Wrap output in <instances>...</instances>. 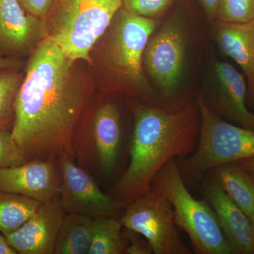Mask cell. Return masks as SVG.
<instances>
[{
    "label": "cell",
    "instance_id": "1",
    "mask_svg": "<svg viewBox=\"0 0 254 254\" xmlns=\"http://www.w3.org/2000/svg\"><path fill=\"white\" fill-rule=\"evenodd\" d=\"M44 38L33 48L14 102L11 133L26 160L75 159L89 95L73 63Z\"/></svg>",
    "mask_w": 254,
    "mask_h": 254
},
{
    "label": "cell",
    "instance_id": "2",
    "mask_svg": "<svg viewBox=\"0 0 254 254\" xmlns=\"http://www.w3.org/2000/svg\"><path fill=\"white\" fill-rule=\"evenodd\" d=\"M130 108L134 128L128 146L129 163L111 190L112 196L127 205L146 191L165 163L194 153L201 125L196 100L175 110L138 102L131 103Z\"/></svg>",
    "mask_w": 254,
    "mask_h": 254
},
{
    "label": "cell",
    "instance_id": "3",
    "mask_svg": "<svg viewBox=\"0 0 254 254\" xmlns=\"http://www.w3.org/2000/svg\"><path fill=\"white\" fill-rule=\"evenodd\" d=\"M114 18L104 53L105 68L114 85L139 96L148 104L163 106L143 69L145 48L158 21L132 14L123 7Z\"/></svg>",
    "mask_w": 254,
    "mask_h": 254
},
{
    "label": "cell",
    "instance_id": "4",
    "mask_svg": "<svg viewBox=\"0 0 254 254\" xmlns=\"http://www.w3.org/2000/svg\"><path fill=\"white\" fill-rule=\"evenodd\" d=\"M123 0H55L43 20V38L54 42L71 61L91 62L95 43L123 7Z\"/></svg>",
    "mask_w": 254,
    "mask_h": 254
},
{
    "label": "cell",
    "instance_id": "5",
    "mask_svg": "<svg viewBox=\"0 0 254 254\" xmlns=\"http://www.w3.org/2000/svg\"><path fill=\"white\" fill-rule=\"evenodd\" d=\"M151 186L170 202L175 223L190 237L198 254H232L215 212L206 200L195 199L182 176L176 158L160 168Z\"/></svg>",
    "mask_w": 254,
    "mask_h": 254
},
{
    "label": "cell",
    "instance_id": "6",
    "mask_svg": "<svg viewBox=\"0 0 254 254\" xmlns=\"http://www.w3.org/2000/svg\"><path fill=\"white\" fill-rule=\"evenodd\" d=\"M195 100L201 118L198 146L190 156L176 159L183 178L198 182L222 164L254 158V130L220 118L206 106L201 95H197Z\"/></svg>",
    "mask_w": 254,
    "mask_h": 254
},
{
    "label": "cell",
    "instance_id": "7",
    "mask_svg": "<svg viewBox=\"0 0 254 254\" xmlns=\"http://www.w3.org/2000/svg\"><path fill=\"white\" fill-rule=\"evenodd\" d=\"M120 220L125 228L146 238L153 254L193 253L180 237L170 202L151 185L141 196L127 205Z\"/></svg>",
    "mask_w": 254,
    "mask_h": 254
},
{
    "label": "cell",
    "instance_id": "8",
    "mask_svg": "<svg viewBox=\"0 0 254 254\" xmlns=\"http://www.w3.org/2000/svg\"><path fill=\"white\" fill-rule=\"evenodd\" d=\"M123 145L121 118L118 106L105 101L98 107L87 134L78 136L75 160L110 176L118 165Z\"/></svg>",
    "mask_w": 254,
    "mask_h": 254
},
{
    "label": "cell",
    "instance_id": "9",
    "mask_svg": "<svg viewBox=\"0 0 254 254\" xmlns=\"http://www.w3.org/2000/svg\"><path fill=\"white\" fill-rule=\"evenodd\" d=\"M61 187L60 198L66 213H77L91 218H120L127 204L105 194L90 173L66 154L58 159Z\"/></svg>",
    "mask_w": 254,
    "mask_h": 254
},
{
    "label": "cell",
    "instance_id": "10",
    "mask_svg": "<svg viewBox=\"0 0 254 254\" xmlns=\"http://www.w3.org/2000/svg\"><path fill=\"white\" fill-rule=\"evenodd\" d=\"M185 54L186 36L180 18L169 19L147 44L143 65L164 100L171 98L180 86Z\"/></svg>",
    "mask_w": 254,
    "mask_h": 254
},
{
    "label": "cell",
    "instance_id": "11",
    "mask_svg": "<svg viewBox=\"0 0 254 254\" xmlns=\"http://www.w3.org/2000/svg\"><path fill=\"white\" fill-rule=\"evenodd\" d=\"M61 173L58 160H32L0 169V191L23 195L40 203L60 196Z\"/></svg>",
    "mask_w": 254,
    "mask_h": 254
},
{
    "label": "cell",
    "instance_id": "12",
    "mask_svg": "<svg viewBox=\"0 0 254 254\" xmlns=\"http://www.w3.org/2000/svg\"><path fill=\"white\" fill-rule=\"evenodd\" d=\"M60 196L43 203L16 231L6 235L20 254H54L55 244L66 215Z\"/></svg>",
    "mask_w": 254,
    "mask_h": 254
},
{
    "label": "cell",
    "instance_id": "13",
    "mask_svg": "<svg viewBox=\"0 0 254 254\" xmlns=\"http://www.w3.org/2000/svg\"><path fill=\"white\" fill-rule=\"evenodd\" d=\"M204 199L212 207L232 254H254V232L250 219L222 190L211 173L202 184Z\"/></svg>",
    "mask_w": 254,
    "mask_h": 254
},
{
    "label": "cell",
    "instance_id": "14",
    "mask_svg": "<svg viewBox=\"0 0 254 254\" xmlns=\"http://www.w3.org/2000/svg\"><path fill=\"white\" fill-rule=\"evenodd\" d=\"M43 38V22L28 14L18 0H0V55L18 58Z\"/></svg>",
    "mask_w": 254,
    "mask_h": 254
},
{
    "label": "cell",
    "instance_id": "15",
    "mask_svg": "<svg viewBox=\"0 0 254 254\" xmlns=\"http://www.w3.org/2000/svg\"><path fill=\"white\" fill-rule=\"evenodd\" d=\"M215 71L218 80L216 93L210 101L203 100L205 104L220 118L254 130V114L247 107V86L245 77L225 62L216 63Z\"/></svg>",
    "mask_w": 254,
    "mask_h": 254
},
{
    "label": "cell",
    "instance_id": "16",
    "mask_svg": "<svg viewBox=\"0 0 254 254\" xmlns=\"http://www.w3.org/2000/svg\"><path fill=\"white\" fill-rule=\"evenodd\" d=\"M215 30L220 49L243 71L247 81V103L254 108V19L245 23L218 21Z\"/></svg>",
    "mask_w": 254,
    "mask_h": 254
},
{
    "label": "cell",
    "instance_id": "17",
    "mask_svg": "<svg viewBox=\"0 0 254 254\" xmlns=\"http://www.w3.org/2000/svg\"><path fill=\"white\" fill-rule=\"evenodd\" d=\"M228 196L249 217L254 211V181L238 162L222 164L210 170Z\"/></svg>",
    "mask_w": 254,
    "mask_h": 254
},
{
    "label": "cell",
    "instance_id": "18",
    "mask_svg": "<svg viewBox=\"0 0 254 254\" xmlns=\"http://www.w3.org/2000/svg\"><path fill=\"white\" fill-rule=\"evenodd\" d=\"M94 219L77 213H66L60 227L54 254H88Z\"/></svg>",
    "mask_w": 254,
    "mask_h": 254
},
{
    "label": "cell",
    "instance_id": "19",
    "mask_svg": "<svg viewBox=\"0 0 254 254\" xmlns=\"http://www.w3.org/2000/svg\"><path fill=\"white\" fill-rule=\"evenodd\" d=\"M120 218H94L93 237L88 254H123L128 240L124 236Z\"/></svg>",
    "mask_w": 254,
    "mask_h": 254
},
{
    "label": "cell",
    "instance_id": "20",
    "mask_svg": "<svg viewBox=\"0 0 254 254\" xmlns=\"http://www.w3.org/2000/svg\"><path fill=\"white\" fill-rule=\"evenodd\" d=\"M41 204L23 195L0 191V232L6 236L16 231Z\"/></svg>",
    "mask_w": 254,
    "mask_h": 254
},
{
    "label": "cell",
    "instance_id": "21",
    "mask_svg": "<svg viewBox=\"0 0 254 254\" xmlns=\"http://www.w3.org/2000/svg\"><path fill=\"white\" fill-rule=\"evenodd\" d=\"M23 79V74L18 71L0 70V128H12L15 99Z\"/></svg>",
    "mask_w": 254,
    "mask_h": 254
},
{
    "label": "cell",
    "instance_id": "22",
    "mask_svg": "<svg viewBox=\"0 0 254 254\" xmlns=\"http://www.w3.org/2000/svg\"><path fill=\"white\" fill-rule=\"evenodd\" d=\"M218 21L245 23L254 19V0H218Z\"/></svg>",
    "mask_w": 254,
    "mask_h": 254
},
{
    "label": "cell",
    "instance_id": "23",
    "mask_svg": "<svg viewBox=\"0 0 254 254\" xmlns=\"http://www.w3.org/2000/svg\"><path fill=\"white\" fill-rule=\"evenodd\" d=\"M177 0H123V8L136 16L155 19L162 16Z\"/></svg>",
    "mask_w": 254,
    "mask_h": 254
},
{
    "label": "cell",
    "instance_id": "24",
    "mask_svg": "<svg viewBox=\"0 0 254 254\" xmlns=\"http://www.w3.org/2000/svg\"><path fill=\"white\" fill-rule=\"evenodd\" d=\"M27 161L11 130L0 128V169L17 166Z\"/></svg>",
    "mask_w": 254,
    "mask_h": 254
},
{
    "label": "cell",
    "instance_id": "25",
    "mask_svg": "<svg viewBox=\"0 0 254 254\" xmlns=\"http://www.w3.org/2000/svg\"><path fill=\"white\" fill-rule=\"evenodd\" d=\"M124 229V236L128 240V245L125 250V254H153V250L150 242L143 235L125 227Z\"/></svg>",
    "mask_w": 254,
    "mask_h": 254
},
{
    "label": "cell",
    "instance_id": "26",
    "mask_svg": "<svg viewBox=\"0 0 254 254\" xmlns=\"http://www.w3.org/2000/svg\"><path fill=\"white\" fill-rule=\"evenodd\" d=\"M28 14L43 20L49 14L55 0H18Z\"/></svg>",
    "mask_w": 254,
    "mask_h": 254
},
{
    "label": "cell",
    "instance_id": "27",
    "mask_svg": "<svg viewBox=\"0 0 254 254\" xmlns=\"http://www.w3.org/2000/svg\"><path fill=\"white\" fill-rule=\"evenodd\" d=\"M23 62L18 58H9L0 55V70L10 69L19 71L23 66Z\"/></svg>",
    "mask_w": 254,
    "mask_h": 254
},
{
    "label": "cell",
    "instance_id": "28",
    "mask_svg": "<svg viewBox=\"0 0 254 254\" xmlns=\"http://www.w3.org/2000/svg\"><path fill=\"white\" fill-rule=\"evenodd\" d=\"M210 21L215 19L218 0H198Z\"/></svg>",
    "mask_w": 254,
    "mask_h": 254
},
{
    "label": "cell",
    "instance_id": "29",
    "mask_svg": "<svg viewBox=\"0 0 254 254\" xmlns=\"http://www.w3.org/2000/svg\"><path fill=\"white\" fill-rule=\"evenodd\" d=\"M17 254V252L9 245L6 236L0 232V254Z\"/></svg>",
    "mask_w": 254,
    "mask_h": 254
},
{
    "label": "cell",
    "instance_id": "30",
    "mask_svg": "<svg viewBox=\"0 0 254 254\" xmlns=\"http://www.w3.org/2000/svg\"><path fill=\"white\" fill-rule=\"evenodd\" d=\"M237 162L252 177L254 181V158L244 159Z\"/></svg>",
    "mask_w": 254,
    "mask_h": 254
},
{
    "label": "cell",
    "instance_id": "31",
    "mask_svg": "<svg viewBox=\"0 0 254 254\" xmlns=\"http://www.w3.org/2000/svg\"><path fill=\"white\" fill-rule=\"evenodd\" d=\"M251 222H252V227H253V230L254 232V211L253 215H252V218H250Z\"/></svg>",
    "mask_w": 254,
    "mask_h": 254
}]
</instances>
